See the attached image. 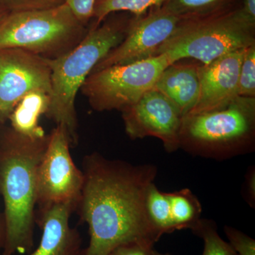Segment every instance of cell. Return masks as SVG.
Segmentation results:
<instances>
[{
    "instance_id": "1",
    "label": "cell",
    "mask_w": 255,
    "mask_h": 255,
    "mask_svg": "<svg viewBox=\"0 0 255 255\" xmlns=\"http://www.w3.org/2000/svg\"><path fill=\"white\" fill-rule=\"evenodd\" d=\"M82 167L84 185L76 211L90 237L83 255H107L137 240L158 241L145 210L147 188L157 177L155 165H134L93 152L85 156Z\"/></svg>"
},
{
    "instance_id": "2",
    "label": "cell",
    "mask_w": 255,
    "mask_h": 255,
    "mask_svg": "<svg viewBox=\"0 0 255 255\" xmlns=\"http://www.w3.org/2000/svg\"><path fill=\"white\" fill-rule=\"evenodd\" d=\"M48 142V135L33 138L0 125V194L6 228L1 255L33 249L38 169Z\"/></svg>"
},
{
    "instance_id": "3",
    "label": "cell",
    "mask_w": 255,
    "mask_h": 255,
    "mask_svg": "<svg viewBox=\"0 0 255 255\" xmlns=\"http://www.w3.org/2000/svg\"><path fill=\"white\" fill-rule=\"evenodd\" d=\"M132 18L106 21L89 28L86 36L75 48L50 60L51 90L45 116L66 128L72 145H77L79 138L75 108L78 92L97 63L123 41Z\"/></svg>"
},
{
    "instance_id": "4",
    "label": "cell",
    "mask_w": 255,
    "mask_h": 255,
    "mask_svg": "<svg viewBox=\"0 0 255 255\" xmlns=\"http://www.w3.org/2000/svg\"><path fill=\"white\" fill-rule=\"evenodd\" d=\"M255 145V97H238L216 110L182 119L179 148L223 160L250 153Z\"/></svg>"
},
{
    "instance_id": "5",
    "label": "cell",
    "mask_w": 255,
    "mask_h": 255,
    "mask_svg": "<svg viewBox=\"0 0 255 255\" xmlns=\"http://www.w3.org/2000/svg\"><path fill=\"white\" fill-rule=\"evenodd\" d=\"M66 3L9 12L0 22V50L20 48L53 60L75 48L88 33Z\"/></svg>"
},
{
    "instance_id": "6",
    "label": "cell",
    "mask_w": 255,
    "mask_h": 255,
    "mask_svg": "<svg viewBox=\"0 0 255 255\" xmlns=\"http://www.w3.org/2000/svg\"><path fill=\"white\" fill-rule=\"evenodd\" d=\"M237 7L202 19L182 21L156 55L164 53L172 64L185 59L207 64L255 44V27L241 17Z\"/></svg>"
},
{
    "instance_id": "7",
    "label": "cell",
    "mask_w": 255,
    "mask_h": 255,
    "mask_svg": "<svg viewBox=\"0 0 255 255\" xmlns=\"http://www.w3.org/2000/svg\"><path fill=\"white\" fill-rule=\"evenodd\" d=\"M170 60L164 53L92 73L80 89L92 110L122 111L135 105L155 86Z\"/></svg>"
},
{
    "instance_id": "8",
    "label": "cell",
    "mask_w": 255,
    "mask_h": 255,
    "mask_svg": "<svg viewBox=\"0 0 255 255\" xmlns=\"http://www.w3.org/2000/svg\"><path fill=\"white\" fill-rule=\"evenodd\" d=\"M70 145L68 131L63 126L56 125L48 134V146L38 169V209L60 204H71L77 209L84 174L74 163Z\"/></svg>"
},
{
    "instance_id": "9",
    "label": "cell",
    "mask_w": 255,
    "mask_h": 255,
    "mask_svg": "<svg viewBox=\"0 0 255 255\" xmlns=\"http://www.w3.org/2000/svg\"><path fill=\"white\" fill-rule=\"evenodd\" d=\"M50 59L20 48L0 50V125L25 96L33 92L50 95Z\"/></svg>"
},
{
    "instance_id": "10",
    "label": "cell",
    "mask_w": 255,
    "mask_h": 255,
    "mask_svg": "<svg viewBox=\"0 0 255 255\" xmlns=\"http://www.w3.org/2000/svg\"><path fill=\"white\" fill-rule=\"evenodd\" d=\"M181 22L180 18L161 6L135 16L122 43L100 60L92 73L156 56L159 48L173 36Z\"/></svg>"
},
{
    "instance_id": "11",
    "label": "cell",
    "mask_w": 255,
    "mask_h": 255,
    "mask_svg": "<svg viewBox=\"0 0 255 255\" xmlns=\"http://www.w3.org/2000/svg\"><path fill=\"white\" fill-rule=\"evenodd\" d=\"M122 113L126 132L132 140L155 137L169 153L179 149L182 117L154 87Z\"/></svg>"
},
{
    "instance_id": "12",
    "label": "cell",
    "mask_w": 255,
    "mask_h": 255,
    "mask_svg": "<svg viewBox=\"0 0 255 255\" xmlns=\"http://www.w3.org/2000/svg\"><path fill=\"white\" fill-rule=\"evenodd\" d=\"M245 50L228 53L209 63L201 64L200 96L189 115L216 110L238 97L240 70Z\"/></svg>"
},
{
    "instance_id": "13",
    "label": "cell",
    "mask_w": 255,
    "mask_h": 255,
    "mask_svg": "<svg viewBox=\"0 0 255 255\" xmlns=\"http://www.w3.org/2000/svg\"><path fill=\"white\" fill-rule=\"evenodd\" d=\"M76 208L71 204L38 209L36 223L41 228L39 246L30 255H83L82 240L70 219Z\"/></svg>"
},
{
    "instance_id": "14",
    "label": "cell",
    "mask_w": 255,
    "mask_h": 255,
    "mask_svg": "<svg viewBox=\"0 0 255 255\" xmlns=\"http://www.w3.org/2000/svg\"><path fill=\"white\" fill-rule=\"evenodd\" d=\"M201 63L178 60L162 72L154 88L174 106L182 118L195 108L200 96Z\"/></svg>"
},
{
    "instance_id": "15",
    "label": "cell",
    "mask_w": 255,
    "mask_h": 255,
    "mask_svg": "<svg viewBox=\"0 0 255 255\" xmlns=\"http://www.w3.org/2000/svg\"><path fill=\"white\" fill-rule=\"evenodd\" d=\"M50 104V96L43 92H33L20 101L11 112L9 120L15 131L29 137L44 136L43 128L38 120L46 114Z\"/></svg>"
},
{
    "instance_id": "16",
    "label": "cell",
    "mask_w": 255,
    "mask_h": 255,
    "mask_svg": "<svg viewBox=\"0 0 255 255\" xmlns=\"http://www.w3.org/2000/svg\"><path fill=\"white\" fill-rule=\"evenodd\" d=\"M238 0H163L161 6L182 21L202 19L237 7Z\"/></svg>"
},
{
    "instance_id": "17",
    "label": "cell",
    "mask_w": 255,
    "mask_h": 255,
    "mask_svg": "<svg viewBox=\"0 0 255 255\" xmlns=\"http://www.w3.org/2000/svg\"><path fill=\"white\" fill-rule=\"evenodd\" d=\"M174 231L194 229L201 219L202 208L199 199L189 189L167 193Z\"/></svg>"
},
{
    "instance_id": "18",
    "label": "cell",
    "mask_w": 255,
    "mask_h": 255,
    "mask_svg": "<svg viewBox=\"0 0 255 255\" xmlns=\"http://www.w3.org/2000/svg\"><path fill=\"white\" fill-rule=\"evenodd\" d=\"M145 210L147 219L160 237L174 232L167 193L159 191L154 182L146 192Z\"/></svg>"
},
{
    "instance_id": "19",
    "label": "cell",
    "mask_w": 255,
    "mask_h": 255,
    "mask_svg": "<svg viewBox=\"0 0 255 255\" xmlns=\"http://www.w3.org/2000/svg\"><path fill=\"white\" fill-rule=\"evenodd\" d=\"M163 0H96L93 16L95 23L91 28L100 26L111 14L117 11H128L135 16L146 14L147 10L161 6Z\"/></svg>"
},
{
    "instance_id": "20",
    "label": "cell",
    "mask_w": 255,
    "mask_h": 255,
    "mask_svg": "<svg viewBox=\"0 0 255 255\" xmlns=\"http://www.w3.org/2000/svg\"><path fill=\"white\" fill-rule=\"evenodd\" d=\"M191 231L204 240L202 255H238L231 245L219 236L214 221L201 219Z\"/></svg>"
},
{
    "instance_id": "21",
    "label": "cell",
    "mask_w": 255,
    "mask_h": 255,
    "mask_svg": "<svg viewBox=\"0 0 255 255\" xmlns=\"http://www.w3.org/2000/svg\"><path fill=\"white\" fill-rule=\"evenodd\" d=\"M238 96L255 97V43L245 50L240 70Z\"/></svg>"
},
{
    "instance_id": "22",
    "label": "cell",
    "mask_w": 255,
    "mask_h": 255,
    "mask_svg": "<svg viewBox=\"0 0 255 255\" xmlns=\"http://www.w3.org/2000/svg\"><path fill=\"white\" fill-rule=\"evenodd\" d=\"M63 3L65 0H0V5L9 13L48 9Z\"/></svg>"
},
{
    "instance_id": "23",
    "label": "cell",
    "mask_w": 255,
    "mask_h": 255,
    "mask_svg": "<svg viewBox=\"0 0 255 255\" xmlns=\"http://www.w3.org/2000/svg\"><path fill=\"white\" fill-rule=\"evenodd\" d=\"M224 231L229 244L238 255H255L254 239L231 226H225Z\"/></svg>"
},
{
    "instance_id": "24",
    "label": "cell",
    "mask_w": 255,
    "mask_h": 255,
    "mask_svg": "<svg viewBox=\"0 0 255 255\" xmlns=\"http://www.w3.org/2000/svg\"><path fill=\"white\" fill-rule=\"evenodd\" d=\"M154 245L146 240L128 242L116 247L107 255H157Z\"/></svg>"
},
{
    "instance_id": "25",
    "label": "cell",
    "mask_w": 255,
    "mask_h": 255,
    "mask_svg": "<svg viewBox=\"0 0 255 255\" xmlns=\"http://www.w3.org/2000/svg\"><path fill=\"white\" fill-rule=\"evenodd\" d=\"M96 0H65L77 18L86 25L93 16Z\"/></svg>"
},
{
    "instance_id": "26",
    "label": "cell",
    "mask_w": 255,
    "mask_h": 255,
    "mask_svg": "<svg viewBox=\"0 0 255 255\" xmlns=\"http://www.w3.org/2000/svg\"><path fill=\"white\" fill-rule=\"evenodd\" d=\"M237 10L238 14L247 23L255 27V0H242Z\"/></svg>"
},
{
    "instance_id": "27",
    "label": "cell",
    "mask_w": 255,
    "mask_h": 255,
    "mask_svg": "<svg viewBox=\"0 0 255 255\" xmlns=\"http://www.w3.org/2000/svg\"><path fill=\"white\" fill-rule=\"evenodd\" d=\"M247 198L250 205L255 206V169H250L246 175Z\"/></svg>"
},
{
    "instance_id": "28",
    "label": "cell",
    "mask_w": 255,
    "mask_h": 255,
    "mask_svg": "<svg viewBox=\"0 0 255 255\" xmlns=\"http://www.w3.org/2000/svg\"><path fill=\"white\" fill-rule=\"evenodd\" d=\"M5 236H6V228H5V221L4 216H0V255L2 253L5 243Z\"/></svg>"
},
{
    "instance_id": "29",
    "label": "cell",
    "mask_w": 255,
    "mask_h": 255,
    "mask_svg": "<svg viewBox=\"0 0 255 255\" xmlns=\"http://www.w3.org/2000/svg\"><path fill=\"white\" fill-rule=\"evenodd\" d=\"M8 13L9 12H8L7 10L5 9L3 6L0 5V22H1L3 18L8 14Z\"/></svg>"
},
{
    "instance_id": "30",
    "label": "cell",
    "mask_w": 255,
    "mask_h": 255,
    "mask_svg": "<svg viewBox=\"0 0 255 255\" xmlns=\"http://www.w3.org/2000/svg\"><path fill=\"white\" fill-rule=\"evenodd\" d=\"M157 255H171L170 254H169V253H165V254H163V253H159L158 252H157Z\"/></svg>"
}]
</instances>
